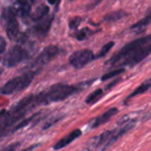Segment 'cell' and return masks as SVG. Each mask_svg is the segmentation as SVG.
<instances>
[{
  "instance_id": "cell-27",
  "label": "cell",
  "mask_w": 151,
  "mask_h": 151,
  "mask_svg": "<svg viewBox=\"0 0 151 151\" xmlns=\"http://www.w3.org/2000/svg\"><path fill=\"white\" fill-rule=\"evenodd\" d=\"M118 81H114V82H112L111 84H109V85L107 86V89H109L110 88H111V87H113V86H114V84H116V83H118Z\"/></svg>"
},
{
  "instance_id": "cell-14",
  "label": "cell",
  "mask_w": 151,
  "mask_h": 151,
  "mask_svg": "<svg viewBox=\"0 0 151 151\" xmlns=\"http://www.w3.org/2000/svg\"><path fill=\"white\" fill-rule=\"evenodd\" d=\"M127 15V13L124 11H114V12H111L110 13H107L104 17V20L109 21V22L117 21V20H119L122 18L126 17Z\"/></svg>"
},
{
  "instance_id": "cell-16",
  "label": "cell",
  "mask_w": 151,
  "mask_h": 151,
  "mask_svg": "<svg viewBox=\"0 0 151 151\" xmlns=\"http://www.w3.org/2000/svg\"><path fill=\"white\" fill-rule=\"evenodd\" d=\"M151 88V82L150 81H145V82H143L141 86H139L132 94H130L129 96H128V97L126 99V102L127 101H128L129 99H131V98H133V97H134V96H139V95H141V94H142V93H144V92H146L147 90H149L150 88Z\"/></svg>"
},
{
  "instance_id": "cell-10",
  "label": "cell",
  "mask_w": 151,
  "mask_h": 151,
  "mask_svg": "<svg viewBox=\"0 0 151 151\" xmlns=\"http://www.w3.org/2000/svg\"><path fill=\"white\" fill-rule=\"evenodd\" d=\"M119 113V109L117 108H111L109 110H107L106 111H104L103 114H101L100 116L93 119L90 122H89V127L91 129L96 128L105 123H107L110 119H111L115 115H117Z\"/></svg>"
},
{
  "instance_id": "cell-5",
  "label": "cell",
  "mask_w": 151,
  "mask_h": 151,
  "mask_svg": "<svg viewBox=\"0 0 151 151\" xmlns=\"http://www.w3.org/2000/svg\"><path fill=\"white\" fill-rule=\"evenodd\" d=\"M2 20L5 27L7 37L14 40L19 35V23L16 19L15 12L12 8L4 9L2 12Z\"/></svg>"
},
{
  "instance_id": "cell-6",
  "label": "cell",
  "mask_w": 151,
  "mask_h": 151,
  "mask_svg": "<svg viewBox=\"0 0 151 151\" xmlns=\"http://www.w3.org/2000/svg\"><path fill=\"white\" fill-rule=\"evenodd\" d=\"M28 57L27 50L21 47L20 45H14L12 46L4 58V65L7 67H12L19 63L22 62Z\"/></svg>"
},
{
  "instance_id": "cell-3",
  "label": "cell",
  "mask_w": 151,
  "mask_h": 151,
  "mask_svg": "<svg viewBox=\"0 0 151 151\" xmlns=\"http://www.w3.org/2000/svg\"><path fill=\"white\" fill-rule=\"evenodd\" d=\"M35 75V72H27L20 76L10 80L0 88V94L12 95L13 93H17L26 89L33 81Z\"/></svg>"
},
{
  "instance_id": "cell-7",
  "label": "cell",
  "mask_w": 151,
  "mask_h": 151,
  "mask_svg": "<svg viewBox=\"0 0 151 151\" xmlns=\"http://www.w3.org/2000/svg\"><path fill=\"white\" fill-rule=\"evenodd\" d=\"M150 54H151V43L146 44V45L139 48L138 50H136L135 51H134L133 53L128 55L127 58H125L122 61L119 62L120 64H119V65H120V66H123V65L134 66V65L139 64L140 62H142L143 59H145Z\"/></svg>"
},
{
  "instance_id": "cell-17",
  "label": "cell",
  "mask_w": 151,
  "mask_h": 151,
  "mask_svg": "<svg viewBox=\"0 0 151 151\" xmlns=\"http://www.w3.org/2000/svg\"><path fill=\"white\" fill-rule=\"evenodd\" d=\"M151 23V13H150L147 17H145L144 19H141L140 21H138L137 23H135L134 25L132 26V29H140L146 26H148L149 24Z\"/></svg>"
},
{
  "instance_id": "cell-19",
  "label": "cell",
  "mask_w": 151,
  "mask_h": 151,
  "mask_svg": "<svg viewBox=\"0 0 151 151\" xmlns=\"http://www.w3.org/2000/svg\"><path fill=\"white\" fill-rule=\"evenodd\" d=\"M125 72V69L124 68H119L117 70H114V71H110L109 73H105L104 75L102 76V81H107L111 78H113L115 76H118L119 74H121L122 73Z\"/></svg>"
},
{
  "instance_id": "cell-2",
  "label": "cell",
  "mask_w": 151,
  "mask_h": 151,
  "mask_svg": "<svg viewBox=\"0 0 151 151\" xmlns=\"http://www.w3.org/2000/svg\"><path fill=\"white\" fill-rule=\"evenodd\" d=\"M80 90L77 86H70L62 83H57L52 85L46 92H42L35 96L37 105L40 104H49L55 102L63 101L74 93Z\"/></svg>"
},
{
  "instance_id": "cell-29",
  "label": "cell",
  "mask_w": 151,
  "mask_h": 151,
  "mask_svg": "<svg viewBox=\"0 0 151 151\" xmlns=\"http://www.w3.org/2000/svg\"><path fill=\"white\" fill-rule=\"evenodd\" d=\"M69 1H74V0H69Z\"/></svg>"
},
{
  "instance_id": "cell-21",
  "label": "cell",
  "mask_w": 151,
  "mask_h": 151,
  "mask_svg": "<svg viewBox=\"0 0 151 151\" xmlns=\"http://www.w3.org/2000/svg\"><path fill=\"white\" fill-rule=\"evenodd\" d=\"M88 36V30L87 29H82V30H80L76 33L75 35V37L77 40H80V41H82L84 40L85 38H87Z\"/></svg>"
},
{
  "instance_id": "cell-15",
  "label": "cell",
  "mask_w": 151,
  "mask_h": 151,
  "mask_svg": "<svg viewBox=\"0 0 151 151\" xmlns=\"http://www.w3.org/2000/svg\"><path fill=\"white\" fill-rule=\"evenodd\" d=\"M104 96V90L101 88H98L96 90H95L94 92H92L91 94H89L88 96V97L85 100V103L88 104H96L97 101H99L102 96Z\"/></svg>"
},
{
  "instance_id": "cell-13",
  "label": "cell",
  "mask_w": 151,
  "mask_h": 151,
  "mask_svg": "<svg viewBox=\"0 0 151 151\" xmlns=\"http://www.w3.org/2000/svg\"><path fill=\"white\" fill-rule=\"evenodd\" d=\"M48 12H49V7L47 5H40L35 9L31 18L35 21H40L48 14Z\"/></svg>"
},
{
  "instance_id": "cell-31",
  "label": "cell",
  "mask_w": 151,
  "mask_h": 151,
  "mask_svg": "<svg viewBox=\"0 0 151 151\" xmlns=\"http://www.w3.org/2000/svg\"><path fill=\"white\" fill-rule=\"evenodd\" d=\"M31 1H34V0H31Z\"/></svg>"
},
{
  "instance_id": "cell-22",
  "label": "cell",
  "mask_w": 151,
  "mask_h": 151,
  "mask_svg": "<svg viewBox=\"0 0 151 151\" xmlns=\"http://www.w3.org/2000/svg\"><path fill=\"white\" fill-rule=\"evenodd\" d=\"M19 146V142H15V143H12V144H10L3 149H1L0 151H15Z\"/></svg>"
},
{
  "instance_id": "cell-26",
  "label": "cell",
  "mask_w": 151,
  "mask_h": 151,
  "mask_svg": "<svg viewBox=\"0 0 151 151\" xmlns=\"http://www.w3.org/2000/svg\"><path fill=\"white\" fill-rule=\"evenodd\" d=\"M36 147H37V145H34V146H32V147H29V148L26 149V150H23L22 151H33V150L35 149Z\"/></svg>"
},
{
  "instance_id": "cell-8",
  "label": "cell",
  "mask_w": 151,
  "mask_h": 151,
  "mask_svg": "<svg viewBox=\"0 0 151 151\" xmlns=\"http://www.w3.org/2000/svg\"><path fill=\"white\" fill-rule=\"evenodd\" d=\"M95 59L93 52L89 50H80L73 52L70 58V64L76 69H81Z\"/></svg>"
},
{
  "instance_id": "cell-24",
  "label": "cell",
  "mask_w": 151,
  "mask_h": 151,
  "mask_svg": "<svg viewBox=\"0 0 151 151\" xmlns=\"http://www.w3.org/2000/svg\"><path fill=\"white\" fill-rule=\"evenodd\" d=\"M6 48V42H5V40L0 36V53H2L3 51H4Z\"/></svg>"
},
{
  "instance_id": "cell-18",
  "label": "cell",
  "mask_w": 151,
  "mask_h": 151,
  "mask_svg": "<svg viewBox=\"0 0 151 151\" xmlns=\"http://www.w3.org/2000/svg\"><path fill=\"white\" fill-rule=\"evenodd\" d=\"M113 46H114V42H107L105 45L103 46L102 50H101L100 52L97 54V56L95 57V58H101L104 57V56L111 50V48H112Z\"/></svg>"
},
{
  "instance_id": "cell-1",
  "label": "cell",
  "mask_w": 151,
  "mask_h": 151,
  "mask_svg": "<svg viewBox=\"0 0 151 151\" xmlns=\"http://www.w3.org/2000/svg\"><path fill=\"white\" fill-rule=\"evenodd\" d=\"M134 119H128L127 118H123V119L119 123L118 127L104 132L103 134L91 138L88 144L87 149L88 151H104L110 146L115 143L123 134L130 131L135 125Z\"/></svg>"
},
{
  "instance_id": "cell-9",
  "label": "cell",
  "mask_w": 151,
  "mask_h": 151,
  "mask_svg": "<svg viewBox=\"0 0 151 151\" xmlns=\"http://www.w3.org/2000/svg\"><path fill=\"white\" fill-rule=\"evenodd\" d=\"M59 53V49L55 46V45H50L48 47H46L42 52L38 56V58L35 59L34 65L37 66V65H47L49 62H50L52 59H54L58 54Z\"/></svg>"
},
{
  "instance_id": "cell-11",
  "label": "cell",
  "mask_w": 151,
  "mask_h": 151,
  "mask_svg": "<svg viewBox=\"0 0 151 151\" xmlns=\"http://www.w3.org/2000/svg\"><path fill=\"white\" fill-rule=\"evenodd\" d=\"M81 134H82V133H81V131L80 129L73 130L72 133H70L69 134L65 135L61 140H59L57 143H55V145L53 146V150H61V149L66 147L71 142H73L76 139H78Z\"/></svg>"
},
{
  "instance_id": "cell-23",
  "label": "cell",
  "mask_w": 151,
  "mask_h": 151,
  "mask_svg": "<svg viewBox=\"0 0 151 151\" xmlns=\"http://www.w3.org/2000/svg\"><path fill=\"white\" fill-rule=\"evenodd\" d=\"M60 119V117L59 118H56V119H51V120H49L48 122H46L45 123V125H44V127H42V129L43 130H45V129H47V128H49L50 127H51L55 122H57V121H58Z\"/></svg>"
},
{
  "instance_id": "cell-12",
  "label": "cell",
  "mask_w": 151,
  "mask_h": 151,
  "mask_svg": "<svg viewBox=\"0 0 151 151\" xmlns=\"http://www.w3.org/2000/svg\"><path fill=\"white\" fill-rule=\"evenodd\" d=\"M52 19H53V16L51 17H48L46 19H42V21H40L35 27V31L36 32L37 35H46V34L48 33V31L50 30V25H51V22H52Z\"/></svg>"
},
{
  "instance_id": "cell-25",
  "label": "cell",
  "mask_w": 151,
  "mask_h": 151,
  "mask_svg": "<svg viewBox=\"0 0 151 151\" xmlns=\"http://www.w3.org/2000/svg\"><path fill=\"white\" fill-rule=\"evenodd\" d=\"M17 1L20 5H28V1L27 0H17Z\"/></svg>"
},
{
  "instance_id": "cell-28",
  "label": "cell",
  "mask_w": 151,
  "mask_h": 151,
  "mask_svg": "<svg viewBox=\"0 0 151 151\" xmlns=\"http://www.w3.org/2000/svg\"><path fill=\"white\" fill-rule=\"evenodd\" d=\"M57 1H58V0H48V2H49L50 4H54L57 3Z\"/></svg>"
},
{
  "instance_id": "cell-30",
  "label": "cell",
  "mask_w": 151,
  "mask_h": 151,
  "mask_svg": "<svg viewBox=\"0 0 151 151\" xmlns=\"http://www.w3.org/2000/svg\"><path fill=\"white\" fill-rule=\"evenodd\" d=\"M150 82H151V79H150Z\"/></svg>"
},
{
  "instance_id": "cell-4",
  "label": "cell",
  "mask_w": 151,
  "mask_h": 151,
  "mask_svg": "<svg viewBox=\"0 0 151 151\" xmlns=\"http://www.w3.org/2000/svg\"><path fill=\"white\" fill-rule=\"evenodd\" d=\"M149 43H151V35L138 38V39L127 43V45H125L118 53L113 55V57L107 63H110V64H111L112 66H114L118 63L122 61L125 58H127L128 55H130L131 53H133L139 48H141L146 44H149Z\"/></svg>"
},
{
  "instance_id": "cell-20",
  "label": "cell",
  "mask_w": 151,
  "mask_h": 151,
  "mask_svg": "<svg viewBox=\"0 0 151 151\" xmlns=\"http://www.w3.org/2000/svg\"><path fill=\"white\" fill-rule=\"evenodd\" d=\"M81 23V17H74V18H73L70 20V22H69V27L71 29H76L80 26Z\"/></svg>"
}]
</instances>
